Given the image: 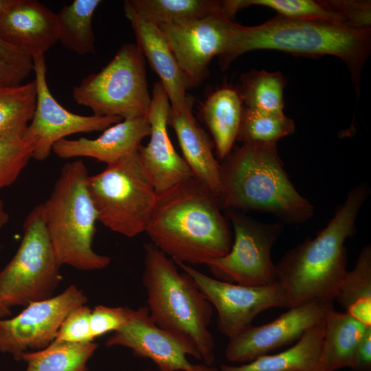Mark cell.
Here are the masks:
<instances>
[{"mask_svg": "<svg viewBox=\"0 0 371 371\" xmlns=\"http://www.w3.org/2000/svg\"><path fill=\"white\" fill-rule=\"evenodd\" d=\"M223 209L220 198L192 177L157 193L145 232L174 262L206 265L232 244Z\"/></svg>", "mask_w": 371, "mask_h": 371, "instance_id": "1", "label": "cell"}, {"mask_svg": "<svg viewBox=\"0 0 371 371\" xmlns=\"http://www.w3.org/2000/svg\"><path fill=\"white\" fill-rule=\"evenodd\" d=\"M370 193L365 183L353 187L315 238L297 245L276 264L288 308L311 302L333 305L348 271L344 243L355 234L359 212Z\"/></svg>", "mask_w": 371, "mask_h": 371, "instance_id": "2", "label": "cell"}, {"mask_svg": "<svg viewBox=\"0 0 371 371\" xmlns=\"http://www.w3.org/2000/svg\"><path fill=\"white\" fill-rule=\"evenodd\" d=\"M223 161V209L269 213L283 224H302L313 216V205L284 170L276 143H243Z\"/></svg>", "mask_w": 371, "mask_h": 371, "instance_id": "3", "label": "cell"}, {"mask_svg": "<svg viewBox=\"0 0 371 371\" xmlns=\"http://www.w3.org/2000/svg\"><path fill=\"white\" fill-rule=\"evenodd\" d=\"M142 282L152 320L188 350L190 356L212 366L215 341L209 330L213 306L192 278L152 243L144 245Z\"/></svg>", "mask_w": 371, "mask_h": 371, "instance_id": "4", "label": "cell"}, {"mask_svg": "<svg viewBox=\"0 0 371 371\" xmlns=\"http://www.w3.org/2000/svg\"><path fill=\"white\" fill-rule=\"evenodd\" d=\"M370 46V30L278 15L261 25H240L232 44L218 58L221 68L225 69L241 54L256 49H274L308 56H333L348 66L359 92L361 71L369 56Z\"/></svg>", "mask_w": 371, "mask_h": 371, "instance_id": "5", "label": "cell"}, {"mask_svg": "<svg viewBox=\"0 0 371 371\" xmlns=\"http://www.w3.org/2000/svg\"><path fill=\"white\" fill-rule=\"evenodd\" d=\"M88 170L81 159L62 168L47 199L44 221L60 265L82 271L102 269L111 258L93 249L98 213L89 189Z\"/></svg>", "mask_w": 371, "mask_h": 371, "instance_id": "6", "label": "cell"}, {"mask_svg": "<svg viewBox=\"0 0 371 371\" xmlns=\"http://www.w3.org/2000/svg\"><path fill=\"white\" fill-rule=\"evenodd\" d=\"M89 189L98 220L103 225L128 238L145 232L157 192L137 150L89 176Z\"/></svg>", "mask_w": 371, "mask_h": 371, "instance_id": "7", "label": "cell"}, {"mask_svg": "<svg viewBox=\"0 0 371 371\" xmlns=\"http://www.w3.org/2000/svg\"><path fill=\"white\" fill-rule=\"evenodd\" d=\"M75 102L93 115L122 120L147 117L151 104L145 58L136 44L122 45L99 71L74 87Z\"/></svg>", "mask_w": 371, "mask_h": 371, "instance_id": "8", "label": "cell"}, {"mask_svg": "<svg viewBox=\"0 0 371 371\" xmlns=\"http://www.w3.org/2000/svg\"><path fill=\"white\" fill-rule=\"evenodd\" d=\"M23 229L16 254L0 271V297L10 308L52 297L62 278L41 204L28 214Z\"/></svg>", "mask_w": 371, "mask_h": 371, "instance_id": "9", "label": "cell"}, {"mask_svg": "<svg viewBox=\"0 0 371 371\" xmlns=\"http://www.w3.org/2000/svg\"><path fill=\"white\" fill-rule=\"evenodd\" d=\"M226 215L234 239L227 254L206 264L215 278L247 286L277 281L271 252L282 234L284 224L263 223L233 210H226Z\"/></svg>", "mask_w": 371, "mask_h": 371, "instance_id": "10", "label": "cell"}, {"mask_svg": "<svg viewBox=\"0 0 371 371\" xmlns=\"http://www.w3.org/2000/svg\"><path fill=\"white\" fill-rule=\"evenodd\" d=\"M188 274L217 313V326L232 337L252 325L255 317L271 308H287V298L276 281L261 286H247L208 276L189 265L175 262Z\"/></svg>", "mask_w": 371, "mask_h": 371, "instance_id": "11", "label": "cell"}, {"mask_svg": "<svg viewBox=\"0 0 371 371\" xmlns=\"http://www.w3.org/2000/svg\"><path fill=\"white\" fill-rule=\"evenodd\" d=\"M33 60L36 100L32 117L23 137L34 144V159H46L54 145L71 135L103 131L122 120L113 116L82 115L66 109L49 88L45 55L36 56Z\"/></svg>", "mask_w": 371, "mask_h": 371, "instance_id": "12", "label": "cell"}, {"mask_svg": "<svg viewBox=\"0 0 371 371\" xmlns=\"http://www.w3.org/2000/svg\"><path fill=\"white\" fill-rule=\"evenodd\" d=\"M87 302L83 291L71 284L56 296L27 304L12 318H1L0 352L21 361L23 352L45 348L67 315Z\"/></svg>", "mask_w": 371, "mask_h": 371, "instance_id": "13", "label": "cell"}, {"mask_svg": "<svg viewBox=\"0 0 371 371\" xmlns=\"http://www.w3.org/2000/svg\"><path fill=\"white\" fill-rule=\"evenodd\" d=\"M240 26L225 13L218 12L188 23L158 27L181 68L196 87L207 77L211 60L228 50Z\"/></svg>", "mask_w": 371, "mask_h": 371, "instance_id": "14", "label": "cell"}, {"mask_svg": "<svg viewBox=\"0 0 371 371\" xmlns=\"http://www.w3.org/2000/svg\"><path fill=\"white\" fill-rule=\"evenodd\" d=\"M107 347L122 346L141 358L148 359L158 371H218L203 363H192L187 348L152 320L147 306L129 308L126 323L108 337Z\"/></svg>", "mask_w": 371, "mask_h": 371, "instance_id": "15", "label": "cell"}, {"mask_svg": "<svg viewBox=\"0 0 371 371\" xmlns=\"http://www.w3.org/2000/svg\"><path fill=\"white\" fill-rule=\"evenodd\" d=\"M333 305L306 303L289 310L276 319L251 326L229 337L225 350L227 361L246 363L269 352L298 340L304 333L324 319Z\"/></svg>", "mask_w": 371, "mask_h": 371, "instance_id": "16", "label": "cell"}, {"mask_svg": "<svg viewBox=\"0 0 371 371\" xmlns=\"http://www.w3.org/2000/svg\"><path fill=\"white\" fill-rule=\"evenodd\" d=\"M170 104L159 81L154 84L148 113L150 141L140 146L138 155L142 166L157 193L192 177L183 159L175 150L167 132Z\"/></svg>", "mask_w": 371, "mask_h": 371, "instance_id": "17", "label": "cell"}, {"mask_svg": "<svg viewBox=\"0 0 371 371\" xmlns=\"http://www.w3.org/2000/svg\"><path fill=\"white\" fill-rule=\"evenodd\" d=\"M123 8L135 35L136 45L158 75L171 110H184L193 102L186 91L194 85L181 68L163 32L157 25L140 17L127 0L124 1Z\"/></svg>", "mask_w": 371, "mask_h": 371, "instance_id": "18", "label": "cell"}, {"mask_svg": "<svg viewBox=\"0 0 371 371\" xmlns=\"http://www.w3.org/2000/svg\"><path fill=\"white\" fill-rule=\"evenodd\" d=\"M58 16L36 0H15L0 16V36L32 58L58 42Z\"/></svg>", "mask_w": 371, "mask_h": 371, "instance_id": "19", "label": "cell"}, {"mask_svg": "<svg viewBox=\"0 0 371 371\" xmlns=\"http://www.w3.org/2000/svg\"><path fill=\"white\" fill-rule=\"evenodd\" d=\"M150 134L147 117L125 119L111 125L95 139H63L56 142L52 152L62 159L89 157L106 165L116 163L131 155Z\"/></svg>", "mask_w": 371, "mask_h": 371, "instance_id": "20", "label": "cell"}, {"mask_svg": "<svg viewBox=\"0 0 371 371\" xmlns=\"http://www.w3.org/2000/svg\"><path fill=\"white\" fill-rule=\"evenodd\" d=\"M192 103L181 111L170 109L168 125L176 133L183 158L192 177L220 198L221 164L213 154L212 142L192 113Z\"/></svg>", "mask_w": 371, "mask_h": 371, "instance_id": "21", "label": "cell"}, {"mask_svg": "<svg viewBox=\"0 0 371 371\" xmlns=\"http://www.w3.org/2000/svg\"><path fill=\"white\" fill-rule=\"evenodd\" d=\"M324 330L318 370L352 369L357 346L367 328L347 312L329 308L324 317Z\"/></svg>", "mask_w": 371, "mask_h": 371, "instance_id": "22", "label": "cell"}, {"mask_svg": "<svg viewBox=\"0 0 371 371\" xmlns=\"http://www.w3.org/2000/svg\"><path fill=\"white\" fill-rule=\"evenodd\" d=\"M243 109L238 91L229 87L213 92L201 108V118L213 137L216 153L221 160L232 152Z\"/></svg>", "mask_w": 371, "mask_h": 371, "instance_id": "23", "label": "cell"}, {"mask_svg": "<svg viewBox=\"0 0 371 371\" xmlns=\"http://www.w3.org/2000/svg\"><path fill=\"white\" fill-rule=\"evenodd\" d=\"M324 320L306 330L294 346L283 352L266 355L246 363L223 364L221 371H319Z\"/></svg>", "mask_w": 371, "mask_h": 371, "instance_id": "24", "label": "cell"}, {"mask_svg": "<svg viewBox=\"0 0 371 371\" xmlns=\"http://www.w3.org/2000/svg\"><path fill=\"white\" fill-rule=\"evenodd\" d=\"M127 1L140 17L157 26L188 23L218 12H224L228 16L225 1L127 0Z\"/></svg>", "mask_w": 371, "mask_h": 371, "instance_id": "25", "label": "cell"}, {"mask_svg": "<svg viewBox=\"0 0 371 371\" xmlns=\"http://www.w3.org/2000/svg\"><path fill=\"white\" fill-rule=\"evenodd\" d=\"M100 0H74L64 5L58 16V41L80 56L94 54L93 14Z\"/></svg>", "mask_w": 371, "mask_h": 371, "instance_id": "26", "label": "cell"}, {"mask_svg": "<svg viewBox=\"0 0 371 371\" xmlns=\"http://www.w3.org/2000/svg\"><path fill=\"white\" fill-rule=\"evenodd\" d=\"M335 300L352 317L371 326V246H364L353 269L347 271Z\"/></svg>", "mask_w": 371, "mask_h": 371, "instance_id": "27", "label": "cell"}, {"mask_svg": "<svg viewBox=\"0 0 371 371\" xmlns=\"http://www.w3.org/2000/svg\"><path fill=\"white\" fill-rule=\"evenodd\" d=\"M98 348L93 341L76 344L54 340L44 348L26 351L25 371H89L87 363Z\"/></svg>", "mask_w": 371, "mask_h": 371, "instance_id": "28", "label": "cell"}, {"mask_svg": "<svg viewBox=\"0 0 371 371\" xmlns=\"http://www.w3.org/2000/svg\"><path fill=\"white\" fill-rule=\"evenodd\" d=\"M285 86L286 80L280 72L251 70L241 76L237 91L245 108L282 113Z\"/></svg>", "mask_w": 371, "mask_h": 371, "instance_id": "29", "label": "cell"}, {"mask_svg": "<svg viewBox=\"0 0 371 371\" xmlns=\"http://www.w3.org/2000/svg\"><path fill=\"white\" fill-rule=\"evenodd\" d=\"M36 100L34 80L0 87V136H23L32 117Z\"/></svg>", "mask_w": 371, "mask_h": 371, "instance_id": "30", "label": "cell"}, {"mask_svg": "<svg viewBox=\"0 0 371 371\" xmlns=\"http://www.w3.org/2000/svg\"><path fill=\"white\" fill-rule=\"evenodd\" d=\"M232 5L236 12L250 5H261L276 10L279 16L285 18L324 21L349 27L330 0H232Z\"/></svg>", "mask_w": 371, "mask_h": 371, "instance_id": "31", "label": "cell"}, {"mask_svg": "<svg viewBox=\"0 0 371 371\" xmlns=\"http://www.w3.org/2000/svg\"><path fill=\"white\" fill-rule=\"evenodd\" d=\"M294 131L293 120L284 112H266L244 107L236 140L242 143H277Z\"/></svg>", "mask_w": 371, "mask_h": 371, "instance_id": "32", "label": "cell"}, {"mask_svg": "<svg viewBox=\"0 0 371 371\" xmlns=\"http://www.w3.org/2000/svg\"><path fill=\"white\" fill-rule=\"evenodd\" d=\"M34 150V144L23 136H0V190L17 179Z\"/></svg>", "mask_w": 371, "mask_h": 371, "instance_id": "33", "label": "cell"}, {"mask_svg": "<svg viewBox=\"0 0 371 371\" xmlns=\"http://www.w3.org/2000/svg\"><path fill=\"white\" fill-rule=\"evenodd\" d=\"M32 72L33 58L0 36V87L22 85Z\"/></svg>", "mask_w": 371, "mask_h": 371, "instance_id": "34", "label": "cell"}, {"mask_svg": "<svg viewBox=\"0 0 371 371\" xmlns=\"http://www.w3.org/2000/svg\"><path fill=\"white\" fill-rule=\"evenodd\" d=\"M91 311L85 304L73 309L61 323L54 340L76 344L93 341L90 328Z\"/></svg>", "mask_w": 371, "mask_h": 371, "instance_id": "35", "label": "cell"}, {"mask_svg": "<svg viewBox=\"0 0 371 371\" xmlns=\"http://www.w3.org/2000/svg\"><path fill=\"white\" fill-rule=\"evenodd\" d=\"M129 307L95 306L90 315L91 334L93 339L120 329L126 322Z\"/></svg>", "mask_w": 371, "mask_h": 371, "instance_id": "36", "label": "cell"}, {"mask_svg": "<svg viewBox=\"0 0 371 371\" xmlns=\"http://www.w3.org/2000/svg\"><path fill=\"white\" fill-rule=\"evenodd\" d=\"M347 25L352 28L370 30L371 3L369 1L331 0Z\"/></svg>", "mask_w": 371, "mask_h": 371, "instance_id": "37", "label": "cell"}, {"mask_svg": "<svg viewBox=\"0 0 371 371\" xmlns=\"http://www.w3.org/2000/svg\"><path fill=\"white\" fill-rule=\"evenodd\" d=\"M371 369V326L359 341L354 355L352 370L370 371Z\"/></svg>", "mask_w": 371, "mask_h": 371, "instance_id": "38", "label": "cell"}, {"mask_svg": "<svg viewBox=\"0 0 371 371\" xmlns=\"http://www.w3.org/2000/svg\"><path fill=\"white\" fill-rule=\"evenodd\" d=\"M8 221L9 214L0 198V230L8 223Z\"/></svg>", "mask_w": 371, "mask_h": 371, "instance_id": "39", "label": "cell"}, {"mask_svg": "<svg viewBox=\"0 0 371 371\" xmlns=\"http://www.w3.org/2000/svg\"><path fill=\"white\" fill-rule=\"evenodd\" d=\"M11 314L10 308L0 297V319L5 318Z\"/></svg>", "mask_w": 371, "mask_h": 371, "instance_id": "40", "label": "cell"}, {"mask_svg": "<svg viewBox=\"0 0 371 371\" xmlns=\"http://www.w3.org/2000/svg\"><path fill=\"white\" fill-rule=\"evenodd\" d=\"M15 0H0V16L8 10Z\"/></svg>", "mask_w": 371, "mask_h": 371, "instance_id": "41", "label": "cell"}, {"mask_svg": "<svg viewBox=\"0 0 371 371\" xmlns=\"http://www.w3.org/2000/svg\"><path fill=\"white\" fill-rule=\"evenodd\" d=\"M142 371H155V370H144Z\"/></svg>", "mask_w": 371, "mask_h": 371, "instance_id": "42", "label": "cell"}]
</instances>
